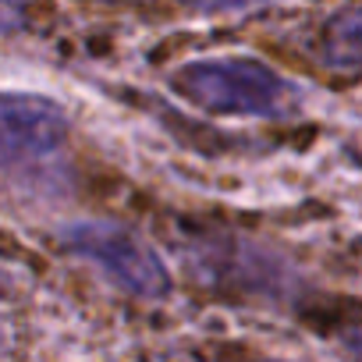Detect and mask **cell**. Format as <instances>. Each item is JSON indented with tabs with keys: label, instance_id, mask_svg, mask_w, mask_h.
Listing matches in <instances>:
<instances>
[{
	"label": "cell",
	"instance_id": "cell-1",
	"mask_svg": "<svg viewBox=\"0 0 362 362\" xmlns=\"http://www.w3.org/2000/svg\"><path fill=\"white\" fill-rule=\"evenodd\" d=\"M174 89L214 114L284 117L298 103V89L252 57H206L174 75Z\"/></svg>",
	"mask_w": 362,
	"mask_h": 362
},
{
	"label": "cell",
	"instance_id": "cell-2",
	"mask_svg": "<svg viewBox=\"0 0 362 362\" xmlns=\"http://www.w3.org/2000/svg\"><path fill=\"white\" fill-rule=\"evenodd\" d=\"M64 249L96 267L110 284L135 298H163L170 291L167 267L156 252L124 224L114 221H78L64 235Z\"/></svg>",
	"mask_w": 362,
	"mask_h": 362
},
{
	"label": "cell",
	"instance_id": "cell-3",
	"mask_svg": "<svg viewBox=\"0 0 362 362\" xmlns=\"http://www.w3.org/2000/svg\"><path fill=\"white\" fill-rule=\"evenodd\" d=\"M68 139L61 103L29 93H0V167L57 153Z\"/></svg>",
	"mask_w": 362,
	"mask_h": 362
},
{
	"label": "cell",
	"instance_id": "cell-4",
	"mask_svg": "<svg viewBox=\"0 0 362 362\" xmlns=\"http://www.w3.org/2000/svg\"><path fill=\"white\" fill-rule=\"evenodd\" d=\"M327 61L341 71L358 68V11L344 8L330 22V40H327Z\"/></svg>",
	"mask_w": 362,
	"mask_h": 362
},
{
	"label": "cell",
	"instance_id": "cell-5",
	"mask_svg": "<svg viewBox=\"0 0 362 362\" xmlns=\"http://www.w3.org/2000/svg\"><path fill=\"white\" fill-rule=\"evenodd\" d=\"M181 8H192V11H245V8H259L267 0H174Z\"/></svg>",
	"mask_w": 362,
	"mask_h": 362
},
{
	"label": "cell",
	"instance_id": "cell-6",
	"mask_svg": "<svg viewBox=\"0 0 362 362\" xmlns=\"http://www.w3.org/2000/svg\"><path fill=\"white\" fill-rule=\"evenodd\" d=\"M29 0H0V33H11L25 22Z\"/></svg>",
	"mask_w": 362,
	"mask_h": 362
},
{
	"label": "cell",
	"instance_id": "cell-7",
	"mask_svg": "<svg viewBox=\"0 0 362 362\" xmlns=\"http://www.w3.org/2000/svg\"><path fill=\"white\" fill-rule=\"evenodd\" d=\"M8 351H11V330H8V323H0V362H4Z\"/></svg>",
	"mask_w": 362,
	"mask_h": 362
},
{
	"label": "cell",
	"instance_id": "cell-8",
	"mask_svg": "<svg viewBox=\"0 0 362 362\" xmlns=\"http://www.w3.org/2000/svg\"><path fill=\"white\" fill-rule=\"evenodd\" d=\"M11 291H15V284H11V277L0 270V298H11Z\"/></svg>",
	"mask_w": 362,
	"mask_h": 362
}]
</instances>
